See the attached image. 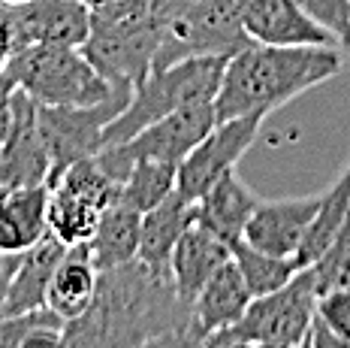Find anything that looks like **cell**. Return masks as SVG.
Instances as JSON below:
<instances>
[{
    "label": "cell",
    "instance_id": "6da1fadb",
    "mask_svg": "<svg viewBox=\"0 0 350 348\" xmlns=\"http://www.w3.org/2000/svg\"><path fill=\"white\" fill-rule=\"evenodd\" d=\"M193 324V306L178 294L170 270L130 264L100 270L94 300L64 324L67 348H139Z\"/></svg>",
    "mask_w": 350,
    "mask_h": 348
},
{
    "label": "cell",
    "instance_id": "7a4b0ae2",
    "mask_svg": "<svg viewBox=\"0 0 350 348\" xmlns=\"http://www.w3.org/2000/svg\"><path fill=\"white\" fill-rule=\"evenodd\" d=\"M347 58L341 46H269L251 42L224 67L215 97L217 121L251 112H275L299 94L345 73Z\"/></svg>",
    "mask_w": 350,
    "mask_h": 348
},
{
    "label": "cell",
    "instance_id": "3957f363",
    "mask_svg": "<svg viewBox=\"0 0 350 348\" xmlns=\"http://www.w3.org/2000/svg\"><path fill=\"white\" fill-rule=\"evenodd\" d=\"M160 27L154 0H103L91 6L82 52L112 85H139L154 70Z\"/></svg>",
    "mask_w": 350,
    "mask_h": 348
},
{
    "label": "cell",
    "instance_id": "277c9868",
    "mask_svg": "<svg viewBox=\"0 0 350 348\" xmlns=\"http://www.w3.org/2000/svg\"><path fill=\"white\" fill-rule=\"evenodd\" d=\"M227 61L230 58H187L172 67L151 70L133 88L118 119L106 127L103 149L133 140L139 130L166 119L170 112H178L191 103H202V100H215Z\"/></svg>",
    "mask_w": 350,
    "mask_h": 348
},
{
    "label": "cell",
    "instance_id": "5b68a950",
    "mask_svg": "<svg viewBox=\"0 0 350 348\" xmlns=\"http://www.w3.org/2000/svg\"><path fill=\"white\" fill-rule=\"evenodd\" d=\"M160 46L154 70L187 58H232L251 46L232 0H154Z\"/></svg>",
    "mask_w": 350,
    "mask_h": 348
},
{
    "label": "cell",
    "instance_id": "8992f818",
    "mask_svg": "<svg viewBox=\"0 0 350 348\" xmlns=\"http://www.w3.org/2000/svg\"><path fill=\"white\" fill-rule=\"evenodd\" d=\"M12 88L31 94L40 106H91L106 100L115 85L72 46H33L18 49L6 67Z\"/></svg>",
    "mask_w": 350,
    "mask_h": 348
},
{
    "label": "cell",
    "instance_id": "52a82bcc",
    "mask_svg": "<svg viewBox=\"0 0 350 348\" xmlns=\"http://www.w3.org/2000/svg\"><path fill=\"white\" fill-rule=\"evenodd\" d=\"M317 312V291L308 270H299L278 291L254 297L251 306L232 327L206 339V348H221L232 343H293L302 345L311 333Z\"/></svg>",
    "mask_w": 350,
    "mask_h": 348
},
{
    "label": "cell",
    "instance_id": "ba28073f",
    "mask_svg": "<svg viewBox=\"0 0 350 348\" xmlns=\"http://www.w3.org/2000/svg\"><path fill=\"white\" fill-rule=\"evenodd\" d=\"M217 125L215 100H202L191 103L178 112H170L166 119L154 121L133 140L121 142V146H106L94 155V161L103 166V173L124 182L130 176L136 161H163V164H181L191 151L200 146Z\"/></svg>",
    "mask_w": 350,
    "mask_h": 348
},
{
    "label": "cell",
    "instance_id": "9c48e42d",
    "mask_svg": "<svg viewBox=\"0 0 350 348\" xmlns=\"http://www.w3.org/2000/svg\"><path fill=\"white\" fill-rule=\"evenodd\" d=\"M49 188V234L67 249L88 243L97 230L100 215L121 197V182L103 173L94 158L70 164Z\"/></svg>",
    "mask_w": 350,
    "mask_h": 348
},
{
    "label": "cell",
    "instance_id": "30bf717a",
    "mask_svg": "<svg viewBox=\"0 0 350 348\" xmlns=\"http://www.w3.org/2000/svg\"><path fill=\"white\" fill-rule=\"evenodd\" d=\"M133 85H115V91L106 100L91 106H40L36 103V119H40V134L46 142L52 173L49 182H55L70 164L94 158L103 149L106 127L118 119V112L127 106Z\"/></svg>",
    "mask_w": 350,
    "mask_h": 348
},
{
    "label": "cell",
    "instance_id": "8fae6325",
    "mask_svg": "<svg viewBox=\"0 0 350 348\" xmlns=\"http://www.w3.org/2000/svg\"><path fill=\"white\" fill-rule=\"evenodd\" d=\"M266 119L269 115L262 112H251L230 121H217L206 140L178 164V188L175 191L185 200L196 203L224 173L236 170V164L254 149Z\"/></svg>",
    "mask_w": 350,
    "mask_h": 348
},
{
    "label": "cell",
    "instance_id": "7c38bea8",
    "mask_svg": "<svg viewBox=\"0 0 350 348\" xmlns=\"http://www.w3.org/2000/svg\"><path fill=\"white\" fill-rule=\"evenodd\" d=\"M12 121L3 146H0V188H21L49 182L52 161L36 119V100L25 91H12Z\"/></svg>",
    "mask_w": 350,
    "mask_h": 348
},
{
    "label": "cell",
    "instance_id": "4fadbf2b",
    "mask_svg": "<svg viewBox=\"0 0 350 348\" xmlns=\"http://www.w3.org/2000/svg\"><path fill=\"white\" fill-rule=\"evenodd\" d=\"M245 34L269 46H338L296 0H232Z\"/></svg>",
    "mask_w": 350,
    "mask_h": 348
},
{
    "label": "cell",
    "instance_id": "5bb4252c",
    "mask_svg": "<svg viewBox=\"0 0 350 348\" xmlns=\"http://www.w3.org/2000/svg\"><path fill=\"white\" fill-rule=\"evenodd\" d=\"M320 203H323V194L287 197V200H260V206L254 209L251 221L245 227L242 243L266 251V255L296 258L302 236L308 230V224L314 221Z\"/></svg>",
    "mask_w": 350,
    "mask_h": 348
},
{
    "label": "cell",
    "instance_id": "9a60e30c",
    "mask_svg": "<svg viewBox=\"0 0 350 348\" xmlns=\"http://www.w3.org/2000/svg\"><path fill=\"white\" fill-rule=\"evenodd\" d=\"M18 49L33 42L82 49L91 34V6L79 0H31L12 6Z\"/></svg>",
    "mask_w": 350,
    "mask_h": 348
},
{
    "label": "cell",
    "instance_id": "2e32d148",
    "mask_svg": "<svg viewBox=\"0 0 350 348\" xmlns=\"http://www.w3.org/2000/svg\"><path fill=\"white\" fill-rule=\"evenodd\" d=\"M257 206L260 197L254 194V188L236 170H230L193 203V221L211 230L215 236H221L224 243L236 245L242 243L245 227Z\"/></svg>",
    "mask_w": 350,
    "mask_h": 348
},
{
    "label": "cell",
    "instance_id": "e0dca14e",
    "mask_svg": "<svg viewBox=\"0 0 350 348\" xmlns=\"http://www.w3.org/2000/svg\"><path fill=\"white\" fill-rule=\"evenodd\" d=\"M49 182L0 188V251H27L49 234Z\"/></svg>",
    "mask_w": 350,
    "mask_h": 348
},
{
    "label": "cell",
    "instance_id": "ac0fdd59",
    "mask_svg": "<svg viewBox=\"0 0 350 348\" xmlns=\"http://www.w3.org/2000/svg\"><path fill=\"white\" fill-rule=\"evenodd\" d=\"M230 258H232V245L193 221L191 227L181 234L178 243H175V251L170 260V273L175 279L178 294L193 306L196 294L206 288V282L221 270Z\"/></svg>",
    "mask_w": 350,
    "mask_h": 348
},
{
    "label": "cell",
    "instance_id": "d6986e66",
    "mask_svg": "<svg viewBox=\"0 0 350 348\" xmlns=\"http://www.w3.org/2000/svg\"><path fill=\"white\" fill-rule=\"evenodd\" d=\"M251 300H254V294L247 291L236 260L230 258L227 264L206 282V288L196 294L193 324L206 333V339H208V336H215V333L232 327V324L247 312Z\"/></svg>",
    "mask_w": 350,
    "mask_h": 348
},
{
    "label": "cell",
    "instance_id": "ffe728a7",
    "mask_svg": "<svg viewBox=\"0 0 350 348\" xmlns=\"http://www.w3.org/2000/svg\"><path fill=\"white\" fill-rule=\"evenodd\" d=\"M64 251H67V245H64L61 239H55L52 234H46L33 249H27L0 312H6V315H21V312L46 309L49 306V285H52V275L57 270V264H61Z\"/></svg>",
    "mask_w": 350,
    "mask_h": 348
},
{
    "label": "cell",
    "instance_id": "44dd1931",
    "mask_svg": "<svg viewBox=\"0 0 350 348\" xmlns=\"http://www.w3.org/2000/svg\"><path fill=\"white\" fill-rule=\"evenodd\" d=\"M139 234H142V212L127 206L121 197L100 215L97 230L88 239V255L97 270L130 264L139 255Z\"/></svg>",
    "mask_w": 350,
    "mask_h": 348
},
{
    "label": "cell",
    "instance_id": "7402d4cb",
    "mask_svg": "<svg viewBox=\"0 0 350 348\" xmlns=\"http://www.w3.org/2000/svg\"><path fill=\"white\" fill-rule=\"evenodd\" d=\"M191 224H193V203L185 200L178 191L170 194L160 206L142 215L139 255L136 258L148 266H157V270H170L175 243Z\"/></svg>",
    "mask_w": 350,
    "mask_h": 348
},
{
    "label": "cell",
    "instance_id": "603a6c76",
    "mask_svg": "<svg viewBox=\"0 0 350 348\" xmlns=\"http://www.w3.org/2000/svg\"><path fill=\"white\" fill-rule=\"evenodd\" d=\"M97 275L100 270L91 264L88 245H70L52 275V285H49V309L57 318H64V324L79 318L94 300Z\"/></svg>",
    "mask_w": 350,
    "mask_h": 348
},
{
    "label": "cell",
    "instance_id": "cb8c5ba5",
    "mask_svg": "<svg viewBox=\"0 0 350 348\" xmlns=\"http://www.w3.org/2000/svg\"><path fill=\"white\" fill-rule=\"evenodd\" d=\"M347 219H350V173L345 170L338 182H335L329 191H323V203H320L314 221H311L308 230H305L302 245H299V251L293 258L299 270L311 266L326 249H329L332 239L338 236L341 227L347 224Z\"/></svg>",
    "mask_w": 350,
    "mask_h": 348
},
{
    "label": "cell",
    "instance_id": "d4e9b609",
    "mask_svg": "<svg viewBox=\"0 0 350 348\" xmlns=\"http://www.w3.org/2000/svg\"><path fill=\"white\" fill-rule=\"evenodd\" d=\"M178 188V164L136 161L130 176L121 182V200L136 212H151Z\"/></svg>",
    "mask_w": 350,
    "mask_h": 348
},
{
    "label": "cell",
    "instance_id": "484cf974",
    "mask_svg": "<svg viewBox=\"0 0 350 348\" xmlns=\"http://www.w3.org/2000/svg\"><path fill=\"white\" fill-rule=\"evenodd\" d=\"M232 260H236L247 291L254 297H266V294L278 291V288H284L299 273L293 258L266 255V251L254 249V245H247V243L232 245Z\"/></svg>",
    "mask_w": 350,
    "mask_h": 348
},
{
    "label": "cell",
    "instance_id": "4316f807",
    "mask_svg": "<svg viewBox=\"0 0 350 348\" xmlns=\"http://www.w3.org/2000/svg\"><path fill=\"white\" fill-rule=\"evenodd\" d=\"M311 273L317 297L329 294V291H341L350 288V219L341 227V234L332 239V245L320 255L311 266H305Z\"/></svg>",
    "mask_w": 350,
    "mask_h": 348
},
{
    "label": "cell",
    "instance_id": "83f0119b",
    "mask_svg": "<svg viewBox=\"0 0 350 348\" xmlns=\"http://www.w3.org/2000/svg\"><path fill=\"white\" fill-rule=\"evenodd\" d=\"M42 324H64V318H57L52 309H33L21 312V315H6L0 312V348H18L25 343V336Z\"/></svg>",
    "mask_w": 350,
    "mask_h": 348
},
{
    "label": "cell",
    "instance_id": "f1b7e54d",
    "mask_svg": "<svg viewBox=\"0 0 350 348\" xmlns=\"http://www.w3.org/2000/svg\"><path fill=\"white\" fill-rule=\"evenodd\" d=\"M314 318L323 324V327H329L335 336L350 339V288H341V291H329V294L317 297Z\"/></svg>",
    "mask_w": 350,
    "mask_h": 348
},
{
    "label": "cell",
    "instance_id": "f546056e",
    "mask_svg": "<svg viewBox=\"0 0 350 348\" xmlns=\"http://www.w3.org/2000/svg\"><path fill=\"white\" fill-rule=\"evenodd\" d=\"M320 27L332 34L335 40H341L347 21H350V0H296Z\"/></svg>",
    "mask_w": 350,
    "mask_h": 348
},
{
    "label": "cell",
    "instance_id": "4dcf8cb0",
    "mask_svg": "<svg viewBox=\"0 0 350 348\" xmlns=\"http://www.w3.org/2000/svg\"><path fill=\"white\" fill-rule=\"evenodd\" d=\"M139 348H206V333L196 324H187V327L163 333V336L151 339V343H145Z\"/></svg>",
    "mask_w": 350,
    "mask_h": 348
},
{
    "label": "cell",
    "instance_id": "1f68e13d",
    "mask_svg": "<svg viewBox=\"0 0 350 348\" xmlns=\"http://www.w3.org/2000/svg\"><path fill=\"white\" fill-rule=\"evenodd\" d=\"M16 52H18V34H16V21H12V6H3L0 10V76L6 73Z\"/></svg>",
    "mask_w": 350,
    "mask_h": 348
},
{
    "label": "cell",
    "instance_id": "d6a6232c",
    "mask_svg": "<svg viewBox=\"0 0 350 348\" xmlns=\"http://www.w3.org/2000/svg\"><path fill=\"white\" fill-rule=\"evenodd\" d=\"M18 348H67L64 324H42V327L31 330Z\"/></svg>",
    "mask_w": 350,
    "mask_h": 348
},
{
    "label": "cell",
    "instance_id": "836d02e7",
    "mask_svg": "<svg viewBox=\"0 0 350 348\" xmlns=\"http://www.w3.org/2000/svg\"><path fill=\"white\" fill-rule=\"evenodd\" d=\"M21 258H25V251H0V309L6 303V294H10V285L18 273Z\"/></svg>",
    "mask_w": 350,
    "mask_h": 348
},
{
    "label": "cell",
    "instance_id": "e575fe53",
    "mask_svg": "<svg viewBox=\"0 0 350 348\" xmlns=\"http://www.w3.org/2000/svg\"><path fill=\"white\" fill-rule=\"evenodd\" d=\"M308 343H311V348H350V339L335 336V333H332L329 327H323L317 318H314V324H311Z\"/></svg>",
    "mask_w": 350,
    "mask_h": 348
},
{
    "label": "cell",
    "instance_id": "d590c367",
    "mask_svg": "<svg viewBox=\"0 0 350 348\" xmlns=\"http://www.w3.org/2000/svg\"><path fill=\"white\" fill-rule=\"evenodd\" d=\"M338 46H341V52H345V58H347V64H350V21H347V27H345V34H341V40H338Z\"/></svg>",
    "mask_w": 350,
    "mask_h": 348
},
{
    "label": "cell",
    "instance_id": "8d00e7d4",
    "mask_svg": "<svg viewBox=\"0 0 350 348\" xmlns=\"http://www.w3.org/2000/svg\"><path fill=\"white\" fill-rule=\"evenodd\" d=\"M251 348H302V345H293V343H257Z\"/></svg>",
    "mask_w": 350,
    "mask_h": 348
},
{
    "label": "cell",
    "instance_id": "74e56055",
    "mask_svg": "<svg viewBox=\"0 0 350 348\" xmlns=\"http://www.w3.org/2000/svg\"><path fill=\"white\" fill-rule=\"evenodd\" d=\"M0 3H6V6H21V3H31V0H0Z\"/></svg>",
    "mask_w": 350,
    "mask_h": 348
},
{
    "label": "cell",
    "instance_id": "f35d334b",
    "mask_svg": "<svg viewBox=\"0 0 350 348\" xmlns=\"http://www.w3.org/2000/svg\"><path fill=\"white\" fill-rule=\"evenodd\" d=\"M221 348H251L247 343H232V345H221Z\"/></svg>",
    "mask_w": 350,
    "mask_h": 348
},
{
    "label": "cell",
    "instance_id": "ab89813d",
    "mask_svg": "<svg viewBox=\"0 0 350 348\" xmlns=\"http://www.w3.org/2000/svg\"><path fill=\"white\" fill-rule=\"evenodd\" d=\"M79 3H88V6H97V3H103V0H79Z\"/></svg>",
    "mask_w": 350,
    "mask_h": 348
},
{
    "label": "cell",
    "instance_id": "60d3db41",
    "mask_svg": "<svg viewBox=\"0 0 350 348\" xmlns=\"http://www.w3.org/2000/svg\"><path fill=\"white\" fill-rule=\"evenodd\" d=\"M302 348H311V343H308V339H305V343H302Z\"/></svg>",
    "mask_w": 350,
    "mask_h": 348
},
{
    "label": "cell",
    "instance_id": "b9f144b4",
    "mask_svg": "<svg viewBox=\"0 0 350 348\" xmlns=\"http://www.w3.org/2000/svg\"><path fill=\"white\" fill-rule=\"evenodd\" d=\"M3 6H6V3H0V10H3Z\"/></svg>",
    "mask_w": 350,
    "mask_h": 348
},
{
    "label": "cell",
    "instance_id": "7bdbcfd3",
    "mask_svg": "<svg viewBox=\"0 0 350 348\" xmlns=\"http://www.w3.org/2000/svg\"><path fill=\"white\" fill-rule=\"evenodd\" d=\"M347 173H350V164H347Z\"/></svg>",
    "mask_w": 350,
    "mask_h": 348
}]
</instances>
